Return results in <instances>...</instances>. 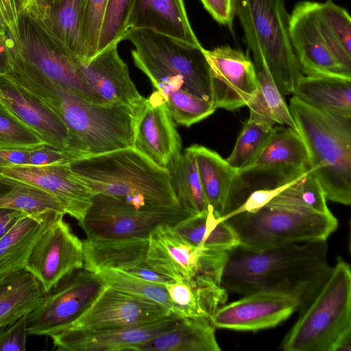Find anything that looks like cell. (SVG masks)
Masks as SVG:
<instances>
[{
  "label": "cell",
  "mask_w": 351,
  "mask_h": 351,
  "mask_svg": "<svg viewBox=\"0 0 351 351\" xmlns=\"http://www.w3.org/2000/svg\"><path fill=\"white\" fill-rule=\"evenodd\" d=\"M6 74L60 118L69 132V150L84 158L132 147L134 112L130 107L89 101L14 53Z\"/></svg>",
  "instance_id": "cell-1"
},
{
  "label": "cell",
  "mask_w": 351,
  "mask_h": 351,
  "mask_svg": "<svg viewBox=\"0 0 351 351\" xmlns=\"http://www.w3.org/2000/svg\"><path fill=\"white\" fill-rule=\"evenodd\" d=\"M327 250L326 241L291 243L261 250L238 245L228 251L221 286L228 293L243 296L309 282L329 267Z\"/></svg>",
  "instance_id": "cell-2"
},
{
  "label": "cell",
  "mask_w": 351,
  "mask_h": 351,
  "mask_svg": "<svg viewBox=\"0 0 351 351\" xmlns=\"http://www.w3.org/2000/svg\"><path fill=\"white\" fill-rule=\"evenodd\" d=\"M70 165L95 194L137 208L180 205L167 170L132 147L81 158Z\"/></svg>",
  "instance_id": "cell-3"
},
{
  "label": "cell",
  "mask_w": 351,
  "mask_h": 351,
  "mask_svg": "<svg viewBox=\"0 0 351 351\" xmlns=\"http://www.w3.org/2000/svg\"><path fill=\"white\" fill-rule=\"evenodd\" d=\"M308 154L309 169L326 199L351 204V116L311 107L292 97L289 106Z\"/></svg>",
  "instance_id": "cell-4"
},
{
  "label": "cell",
  "mask_w": 351,
  "mask_h": 351,
  "mask_svg": "<svg viewBox=\"0 0 351 351\" xmlns=\"http://www.w3.org/2000/svg\"><path fill=\"white\" fill-rule=\"evenodd\" d=\"M299 317L283 338L285 351H330L338 336L351 328V269L341 256L309 287Z\"/></svg>",
  "instance_id": "cell-5"
},
{
  "label": "cell",
  "mask_w": 351,
  "mask_h": 351,
  "mask_svg": "<svg viewBox=\"0 0 351 351\" xmlns=\"http://www.w3.org/2000/svg\"><path fill=\"white\" fill-rule=\"evenodd\" d=\"M235 14L254 63L265 64L283 96L292 93L302 73L289 38L285 0H235Z\"/></svg>",
  "instance_id": "cell-6"
},
{
  "label": "cell",
  "mask_w": 351,
  "mask_h": 351,
  "mask_svg": "<svg viewBox=\"0 0 351 351\" xmlns=\"http://www.w3.org/2000/svg\"><path fill=\"white\" fill-rule=\"evenodd\" d=\"M227 221L237 232L239 245L251 250L326 241L338 226L332 213H319L274 200L256 212L240 213Z\"/></svg>",
  "instance_id": "cell-7"
},
{
  "label": "cell",
  "mask_w": 351,
  "mask_h": 351,
  "mask_svg": "<svg viewBox=\"0 0 351 351\" xmlns=\"http://www.w3.org/2000/svg\"><path fill=\"white\" fill-rule=\"evenodd\" d=\"M124 40L134 47L132 56L138 69L178 77L189 93L212 102L210 68L202 47L146 29H130Z\"/></svg>",
  "instance_id": "cell-8"
},
{
  "label": "cell",
  "mask_w": 351,
  "mask_h": 351,
  "mask_svg": "<svg viewBox=\"0 0 351 351\" xmlns=\"http://www.w3.org/2000/svg\"><path fill=\"white\" fill-rule=\"evenodd\" d=\"M193 215L180 205L137 208L114 197L96 193L79 225L88 238L149 239L158 226H175Z\"/></svg>",
  "instance_id": "cell-9"
},
{
  "label": "cell",
  "mask_w": 351,
  "mask_h": 351,
  "mask_svg": "<svg viewBox=\"0 0 351 351\" xmlns=\"http://www.w3.org/2000/svg\"><path fill=\"white\" fill-rule=\"evenodd\" d=\"M11 52L27 62L52 81L89 101L106 104L88 84L77 59L60 47L25 9L12 33H8Z\"/></svg>",
  "instance_id": "cell-10"
},
{
  "label": "cell",
  "mask_w": 351,
  "mask_h": 351,
  "mask_svg": "<svg viewBox=\"0 0 351 351\" xmlns=\"http://www.w3.org/2000/svg\"><path fill=\"white\" fill-rule=\"evenodd\" d=\"M106 287L95 273L84 267L63 278L27 315L28 335L51 337L81 316Z\"/></svg>",
  "instance_id": "cell-11"
},
{
  "label": "cell",
  "mask_w": 351,
  "mask_h": 351,
  "mask_svg": "<svg viewBox=\"0 0 351 351\" xmlns=\"http://www.w3.org/2000/svg\"><path fill=\"white\" fill-rule=\"evenodd\" d=\"M315 279L293 287L272 289L243 295L236 301L219 306L211 316V322L215 328L239 331H257L276 327L298 311Z\"/></svg>",
  "instance_id": "cell-12"
},
{
  "label": "cell",
  "mask_w": 351,
  "mask_h": 351,
  "mask_svg": "<svg viewBox=\"0 0 351 351\" xmlns=\"http://www.w3.org/2000/svg\"><path fill=\"white\" fill-rule=\"evenodd\" d=\"M60 217L47 228L27 258L25 269L49 291L65 276L84 266L83 245Z\"/></svg>",
  "instance_id": "cell-13"
},
{
  "label": "cell",
  "mask_w": 351,
  "mask_h": 351,
  "mask_svg": "<svg viewBox=\"0 0 351 351\" xmlns=\"http://www.w3.org/2000/svg\"><path fill=\"white\" fill-rule=\"evenodd\" d=\"M203 53L210 68L216 108L235 110L247 106L257 88L256 68L249 56L228 45L203 48Z\"/></svg>",
  "instance_id": "cell-14"
},
{
  "label": "cell",
  "mask_w": 351,
  "mask_h": 351,
  "mask_svg": "<svg viewBox=\"0 0 351 351\" xmlns=\"http://www.w3.org/2000/svg\"><path fill=\"white\" fill-rule=\"evenodd\" d=\"M134 112L132 148L167 169L182 153V140L163 97L155 90Z\"/></svg>",
  "instance_id": "cell-15"
},
{
  "label": "cell",
  "mask_w": 351,
  "mask_h": 351,
  "mask_svg": "<svg viewBox=\"0 0 351 351\" xmlns=\"http://www.w3.org/2000/svg\"><path fill=\"white\" fill-rule=\"evenodd\" d=\"M4 177L29 184L53 195L66 214L82 221L94 192L71 169L70 163L49 166L0 165Z\"/></svg>",
  "instance_id": "cell-16"
},
{
  "label": "cell",
  "mask_w": 351,
  "mask_h": 351,
  "mask_svg": "<svg viewBox=\"0 0 351 351\" xmlns=\"http://www.w3.org/2000/svg\"><path fill=\"white\" fill-rule=\"evenodd\" d=\"M182 319L163 318L124 328L104 330L66 328L52 335L54 348L64 351H134V348L173 328Z\"/></svg>",
  "instance_id": "cell-17"
},
{
  "label": "cell",
  "mask_w": 351,
  "mask_h": 351,
  "mask_svg": "<svg viewBox=\"0 0 351 351\" xmlns=\"http://www.w3.org/2000/svg\"><path fill=\"white\" fill-rule=\"evenodd\" d=\"M315 4L300 1L289 14V38L302 73L351 80V71L337 60L318 29Z\"/></svg>",
  "instance_id": "cell-18"
},
{
  "label": "cell",
  "mask_w": 351,
  "mask_h": 351,
  "mask_svg": "<svg viewBox=\"0 0 351 351\" xmlns=\"http://www.w3.org/2000/svg\"><path fill=\"white\" fill-rule=\"evenodd\" d=\"M171 313L158 304L106 286L90 306L66 328H124L153 322Z\"/></svg>",
  "instance_id": "cell-19"
},
{
  "label": "cell",
  "mask_w": 351,
  "mask_h": 351,
  "mask_svg": "<svg viewBox=\"0 0 351 351\" xmlns=\"http://www.w3.org/2000/svg\"><path fill=\"white\" fill-rule=\"evenodd\" d=\"M0 102L47 145L69 149V132L60 118L8 74H0Z\"/></svg>",
  "instance_id": "cell-20"
},
{
  "label": "cell",
  "mask_w": 351,
  "mask_h": 351,
  "mask_svg": "<svg viewBox=\"0 0 351 351\" xmlns=\"http://www.w3.org/2000/svg\"><path fill=\"white\" fill-rule=\"evenodd\" d=\"M118 45H112L87 61L77 60L78 69L88 84L106 104H123L132 110L144 101L131 80Z\"/></svg>",
  "instance_id": "cell-21"
},
{
  "label": "cell",
  "mask_w": 351,
  "mask_h": 351,
  "mask_svg": "<svg viewBox=\"0 0 351 351\" xmlns=\"http://www.w3.org/2000/svg\"><path fill=\"white\" fill-rule=\"evenodd\" d=\"M202 249L178 233L173 226L162 224L149 234L145 263L174 280L193 278L197 273Z\"/></svg>",
  "instance_id": "cell-22"
},
{
  "label": "cell",
  "mask_w": 351,
  "mask_h": 351,
  "mask_svg": "<svg viewBox=\"0 0 351 351\" xmlns=\"http://www.w3.org/2000/svg\"><path fill=\"white\" fill-rule=\"evenodd\" d=\"M83 4L84 0H31L25 10L60 47L84 61L80 34Z\"/></svg>",
  "instance_id": "cell-23"
},
{
  "label": "cell",
  "mask_w": 351,
  "mask_h": 351,
  "mask_svg": "<svg viewBox=\"0 0 351 351\" xmlns=\"http://www.w3.org/2000/svg\"><path fill=\"white\" fill-rule=\"evenodd\" d=\"M199 176L206 202L213 213L221 217L238 206L236 185L239 171L217 152L200 145H193Z\"/></svg>",
  "instance_id": "cell-24"
},
{
  "label": "cell",
  "mask_w": 351,
  "mask_h": 351,
  "mask_svg": "<svg viewBox=\"0 0 351 351\" xmlns=\"http://www.w3.org/2000/svg\"><path fill=\"white\" fill-rule=\"evenodd\" d=\"M129 26L202 47L190 24L184 0H133Z\"/></svg>",
  "instance_id": "cell-25"
},
{
  "label": "cell",
  "mask_w": 351,
  "mask_h": 351,
  "mask_svg": "<svg viewBox=\"0 0 351 351\" xmlns=\"http://www.w3.org/2000/svg\"><path fill=\"white\" fill-rule=\"evenodd\" d=\"M167 291L180 317L206 316L224 304L228 293L215 279L195 276L189 280L177 279L167 284Z\"/></svg>",
  "instance_id": "cell-26"
},
{
  "label": "cell",
  "mask_w": 351,
  "mask_h": 351,
  "mask_svg": "<svg viewBox=\"0 0 351 351\" xmlns=\"http://www.w3.org/2000/svg\"><path fill=\"white\" fill-rule=\"evenodd\" d=\"M215 328L209 317H184L171 330L136 346L134 351H220Z\"/></svg>",
  "instance_id": "cell-27"
},
{
  "label": "cell",
  "mask_w": 351,
  "mask_h": 351,
  "mask_svg": "<svg viewBox=\"0 0 351 351\" xmlns=\"http://www.w3.org/2000/svg\"><path fill=\"white\" fill-rule=\"evenodd\" d=\"M84 266L93 273L104 269L125 271L145 258L148 239H105L86 238L82 241Z\"/></svg>",
  "instance_id": "cell-28"
},
{
  "label": "cell",
  "mask_w": 351,
  "mask_h": 351,
  "mask_svg": "<svg viewBox=\"0 0 351 351\" xmlns=\"http://www.w3.org/2000/svg\"><path fill=\"white\" fill-rule=\"evenodd\" d=\"M47 292L36 277L21 269L0 277V328L28 315Z\"/></svg>",
  "instance_id": "cell-29"
},
{
  "label": "cell",
  "mask_w": 351,
  "mask_h": 351,
  "mask_svg": "<svg viewBox=\"0 0 351 351\" xmlns=\"http://www.w3.org/2000/svg\"><path fill=\"white\" fill-rule=\"evenodd\" d=\"M309 169L308 154L300 134L290 127L274 126L255 160L243 171Z\"/></svg>",
  "instance_id": "cell-30"
},
{
  "label": "cell",
  "mask_w": 351,
  "mask_h": 351,
  "mask_svg": "<svg viewBox=\"0 0 351 351\" xmlns=\"http://www.w3.org/2000/svg\"><path fill=\"white\" fill-rule=\"evenodd\" d=\"M292 94L315 108L351 116V80L302 74Z\"/></svg>",
  "instance_id": "cell-31"
},
{
  "label": "cell",
  "mask_w": 351,
  "mask_h": 351,
  "mask_svg": "<svg viewBox=\"0 0 351 351\" xmlns=\"http://www.w3.org/2000/svg\"><path fill=\"white\" fill-rule=\"evenodd\" d=\"M0 208L19 210L46 221L66 215L62 204L53 195L3 176L0 178Z\"/></svg>",
  "instance_id": "cell-32"
},
{
  "label": "cell",
  "mask_w": 351,
  "mask_h": 351,
  "mask_svg": "<svg viewBox=\"0 0 351 351\" xmlns=\"http://www.w3.org/2000/svg\"><path fill=\"white\" fill-rule=\"evenodd\" d=\"M176 231L193 245L229 251L240 245L239 235L227 220H221L208 210L191 216L174 226Z\"/></svg>",
  "instance_id": "cell-33"
},
{
  "label": "cell",
  "mask_w": 351,
  "mask_h": 351,
  "mask_svg": "<svg viewBox=\"0 0 351 351\" xmlns=\"http://www.w3.org/2000/svg\"><path fill=\"white\" fill-rule=\"evenodd\" d=\"M53 221L42 220L26 214L18 219L0 239V277L25 269L32 248Z\"/></svg>",
  "instance_id": "cell-34"
},
{
  "label": "cell",
  "mask_w": 351,
  "mask_h": 351,
  "mask_svg": "<svg viewBox=\"0 0 351 351\" xmlns=\"http://www.w3.org/2000/svg\"><path fill=\"white\" fill-rule=\"evenodd\" d=\"M318 29L337 60L351 71V19L348 11L332 0L315 2Z\"/></svg>",
  "instance_id": "cell-35"
},
{
  "label": "cell",
  "mask_w": 351,
  "mask_h": 351,
  "mask_svg": "<svg viewBox=\"0 0 351 351\" xmlns=\"http://www.w3.org/2000/svg\"><path fill=\"white\" fill-rule=\"evenodd\" d=\"M167 170L181 206L194 215L208 210L195 156L190 147L186 148Z\"/></svg>",
  "instance_id": "cell-36"
},
{
  "label": "cell",
  "mask_w": 351,
  "mask_h": 351,
  "mask_svg": "<svg viewBox=\"0 0 351 351\" xmlns=\"http://www.w3.org/2000/svg\"><path fill=\"white\" fill-rule=\"evenodd\" d=\"M257 76L256 93L247 106L250 117L262 119L271 124L278 123L291 128L298 132L296 124L263 62L254 63Z\"/></svg>",
  "instance_id": "cell-37"
},
{
  "label": "cell",
  "mask_w": 351,
  "mask_h": 351,
  "mask_svg": "<svg viewBox=\"0 0 351 351\" xmlns=\"http://www.w3.org/2000/svg\"><path fill=\"white\" fill-rule=\"evenodd\" d=\"M96 274L106 286L158 304L180 317L172 304L165 285L149 282L119 270L104 269Z\"/></svg>",
  "instance_id": "cell-38"
},
{
  "label": "cell",
  "mask_w": 351,
  "mask_h": 351,
  "mask_svg": "<svg viewBox=\"0 0 351 351\" xmlns=\"http://www.w3.org/2000/svg\"><path fill=\"white\" fill-rule=\"evenodd\" d=\"M274 126L262 119L250 117L245 122L226 161L239 172L247 168L262 150Z\"/></svg>",
  "instance_id": "cell-39"
},
{
  "label": "cell",
  "mask_w": 351,
  "mask_h": 351,
  "mask_svg": "<svg viewBox=\"0 0 351 351\" xmlns=\"http://www.w3.org/2000/svg\"><path fill=\"white\" fill-rule=\"evenodd\" d=\"M273 200L302 207L319 213H331L327 206L324 190L310 169L292 181Z\"/></svg>",
  "instance_id": "cell-40"
},
{
  "label": "cell",
  "mask_w": 351,
  "mask_h": 351,
  "mask_svg": "<svg viewBox=\"0 0 351 351\" xmlns=\"http://www.w3.org/2000/svg\"><path fill=\"white\" fill-rule=\"evenodd\" d=\"M132 1L108 0L100 31L97 53L124 40L130 29L129 19Z\"/></svg>",
  "instance_id": "cell-41"
},
{
  "label": "cell",
  "mask_w": 351,
  "mask_h": 351,
  "mask_svg": "<svg viewBox=\"0 0 351 351\" xmlns=\"http://www.w3.org/2000/svg\"><path fill=\"white\" fill-rule=\"evenodd\" d=\"M45 143L0 102V149H34Z\"/></svg>",
  "instance_id": "cell-42"
},
{
  "label": "cell",
  "mask_w": 351,
  "mask_h": 351,
  "mask_svg": "<svg viewBox=\"0 0 351 351\" xmlns=\"http://www.w3.org/2000/svg\"><path fill=\"white\" fill-rule=\"evenodd\" d=\"M107 2L108 0H84L80 29L84 51V61L89 60L97 53Z\"/></svg>",
  "instance_id": "cell-43"
},
{
  "label": "cell",
  "mask_w": 351,
  "mask_h": 351,
  "mask_svg": "<svg viewBox=\"0 0 351 351\" xmlns=\"http://www.w3.org/2000/svg\"><path fill=\"white\" fill-rule=\"evenodd\" d=\"M27 335V315L0 328V351H25Z\"/></svg>",
  "instance_id": "cell-44"
},
{
  "label": "cell",
  "mask_w": 351,
  "mask_h": 351,
  "mask_svg": "<svg viewBox=\"0 0 351 351\" xmlns=\"http://www.w3.org/2000/svg\"><path fill=\"white\" fill-rule=\"evenodd\" d=\"M82 158L69 150H61L44 145L30 150L29 164L32 166H49L69 164Z\"/></svg>",
  "instance_id": "cell-45"
},
{
  "label": "cell",
  "mask_w": 351,
  "mask_h": 351,
  "mask_svg": "<svg viewBox=\"0 0 351 351\" xmlns=\"http://www.w3.org/2000/svg\"><path fill=\"white\" fill-rule=\"evenodd\" d=\"M27 0H0V33L14 32Z\"/></svg>",
  "instance_id": "cell-46"
},
{
  "label": "cell",
  "mask_w": 351,
  "mask_h": 351,
  "mask_svg": "<svg viewBox=\"0 0 351 351\" xmlns=\"http://www.w3.org/2000/svg\"><path fill=\"white\" fill-rule=\"evenodd\" d=\"M205 9L219 23L232 27L235 0H200Z\"/></svg>",
  "instance_id": "cell-47"
},
{
  "label": "cell",
  "mask_w": 351,
  "mask_h": 351,
  "mask_svg": "<svg viewBox=\"0 0 351 351\" xmlns=\"http://www.w3.org/2000/svg\"><path fill=\"white\" fill-rule=\"evenodd\" d=\"M123 271L143 280L165 285L175 280L173 278L160 274L152 268L145 263V260L134 265Z\"/></svg>",
  "instance_id": "cell-48"
},
{
  "label": "cell",
  "mask_w": 351,
  "mask_h": 351,
  "mask_svg": "<svg viewBox=\"0 0 351 351\" xmlns=\"http://www.w3.org/2000/svg\"><path fill=\"white\" fill-rule=\"evenodd\" d=\"M30 150L26 149H0V165H29Z\"/></svg>",
  "instance_id": "cell-49"
},
{
  "label": "cell",
  "mask_w": 351,
  "mask_h": 351,
  "mask_svg": "<svg viewBox=\"0 0 351 351\" xmlns=\"http://www.w3.org/2000/svg\"><path fill=\"white\" fill-rule=\"evenodd\" d=\"M25 213L15 209L0 208V239ZM27 215V214H26Z\"/></svg>",
  "instance_id": "cell-50"
},
{
  "label": "cell",
  "mask_w": 351,
  "mask_h": 351,
  "mask_svg": "<svg viewBox=\"0 0 351 351\" xmlns=\"http://www.w3.org/2000/svg\"><path fill=\"white\" fill-rule=\"evenodd\" d=\"M12 68V52L8 37L0 33V74L8 73Z\"/></svg>",
  "instance_id": "cell-51"
},
{
  "label": "cell",
  "mask_w": 351,
  "mask_h": 351,
  "mask_svg": "<svg viewBox=\"0 0 351 351\" xmlns=\"http://www.w3.org/2000/svg\"><path fill=\"white\" fill-rule=\"evenodd\" d=\"M351 350V328L345 330L336 339L330 351Z\"/></svg>",
  "instance_id": "cell-52"
},
{
  "label": "cell",
  "mask_w": 351,
  "mask_h": 351,
  "mask_svg": "<svg viewBox=\"0 0 351 351\" xmlns=\"http://www.w3.org/2000/svg\"><path fill=\"white\" fill-rule=\"evenodd\" d=\"M27 3H29V1H31V0H27Z\"/></svg>",
  "instance_id": "cell-53"
},
{
  "label": "cell",
  "mask_w": 351,
  "mask_h": 351,
  "mask_svg": "<svg viewBox=\"0 0 351 351\" xmlns=\"http://www.w3.org/2000/svg\"><path fill=\"white\" fill-rule=\"evenodd\" d=\"M2 177V176L0 174V178Z\"/></svg>",
  "instance_id": "cell-54"
}]
</instances>
